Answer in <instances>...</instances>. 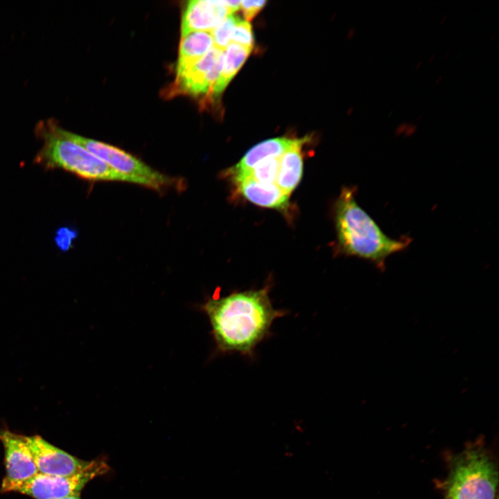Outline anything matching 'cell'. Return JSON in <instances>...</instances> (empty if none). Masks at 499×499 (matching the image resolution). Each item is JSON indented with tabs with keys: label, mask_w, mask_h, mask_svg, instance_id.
<instances>
[{
	"label": "cell",
	"mask_w": 499,
	"mask_h": 499,
	"mask_svg": "<svg viewBox=\"0 0 499 499\" xmlns=\"http://www.w3.org/2000/svg\"><path fill=\"white\" fill-rule=\"evenodd\" d=\"M225 50L220 76L211 93L214 96H218L225 90L252 51L251 49L236 43H230Z\"/></svg>",
	"instance_id": "15"
},
{
	"label": "cell",
	"mask_w": 499,
	"mask_h": 499,
	"mask_svg": "<svg viewBox=\"0 0 499 499\" xmlns=\"http://www.w3.org/2000/svg\"></svg>",
	"instance_id": "30"
},
{
	"label": "cell",
	"mask_w": 499,
	"mask_h": 499,
	"mask_svg": "<svg viewBox=\"0 0 499 499\" xmlns=\"http://www.w3.org/2000/svg\"><path fill=\"white\" fill-rule=\"evenodd\" d=\"M279 158L280 157H270L261 161L253 168L247 177H250L262 184H276Z\"/></svg>",
	"instance_id": "16"
},
{
	"label": "cell",
	"mask_w": 499,
	"mask_h": 499,
	"mask_svg": "<svg viewBox=\"0 0 499 499\" xmlns=\"http://www.w3.org/2000/svg\"><path fill=\"white\" fill-rule=\"evenodd\" d=\"M231 14L240 8L241 1H225Z\"/></svg>",
	"instance_id": "21"
},
{
	"label": "cell",
	"mask_w": 499,
	"mask_h": 499,
	"mask_svg": "<svg viewBox=\"0 0 499 499\" xmlns=\"http://www.w3.org/2000/svg\"><path fill=\"white\" fill-rule=\"evenodd\" d=\"M0 441L4 448L6 469L1 492L8 493L14 486L34 477L38 471L22 435L14 433L6 428L1 429Z\"/></svg>",
	"instance_id": "7"
},
{
	"label": "cell",
	"mask_w": 499,
	"mask_h": 499,
	"mask_svg": "<svg viewBox=\"0 0 499 499\" xmlns=\"http://www.w3.org/2000/svg\"><path fill=\"white\" fill-rule=\"evenodd\" d=\"M443 77L441 76H439L437 80H435V85H437L440 82V81L442 80Z\"/></svg>",
	"instance_id": "27"
},
{
	"label": "cell",
	"mask_w": 499,
	"mask_h": 499,
	"mask_svg": "<svg viewBox=\"0 0 499 499\" xmlns=\"http://www.w3.org/2000/svg\"><path fill=\"white\" fill-rule=\"evenodd\" d=\"M498 473L481 449H469L454 460L447 482L448 499H494Z\"/></svg>",
	"instance_id": "4"
},
{
	"label": "cell",
	"mask_w": 499,
	"mask_h": 499,
	"mask_svg": "<svg viewBox=\"0 0 499 499\" xmlns=\"http://www.w3.org/2000/svg\"><path fill=\"white\" fill-rule=\"evenodd\" d=\"M64 499H80V495H76V496H71V497L66 498Z\"/></svg>",
	"instance_id": "26"
},
{
	"label": "cell",
	"mask_w": 499,
	"mask_h": 499,
	"mask_svg": "<svg viewBox=\"0 0 499 499\" xmlns=\"http://www.w3.org/2000/svg\"><path fill=\"white\" fill-rule=\"evenodd\" d=\"M266 1H241L240 7L247 21L252 19L264 7Z\"/></svg>",
	"instance_id": "20"
},
{
	"label": "cell",
	"mask_w": 499,
	"mask_h": 499,
	"mask_svg": "<svg viewBox=\"0 0 499 499\" xmlns=\"http://www.w3.org/2000/svg\"><path fill=\"white\" fill-rule=\"evenodd\" d=\"M223 58V51L213 46L200 60L177 76L178 89L193 96L211 93L220 76Z\"/></svg>",
	"instance_id": "9"
},
{
	"label": "cell",
	"mask_w": 499,
	"mask_h": 499,
	"mask_svg": "<svg viewBox=\"0 0 499 499\" xmlns=\"http://www.w3.org/2000/svg\"><path fill=\"white\" fill-rule=\"evenodd\" d=\"M238 19V17L230 14L211 32L215 48L222 51L227 49L231 40L234 28Z\"/></svg>",
	"instance_id": "17"
},
{
	"label": "cell",
	"mask_w": 499,
	"mask_h": 499,
	"mask_svg": "<svg viewBox=\"0 0 499 499\" xmlns=\"http://www.w3.org/2000/svg\"><path fill=\"white\" fill-rule=\"evenodd\" d=\"M202 308L209 319L217 349L248 357L270 335L274 321L287 314L273 307L268 286L209 299Z\"/></svg>",
	"instance_id": "1"
},
{
	"label": "cell",
	"mask_w": 499,
	"mask_h": 499,
	"mask_svg": "<svg viewBox=\"0 0 499 499\" xmlns=\"http://www.w3.org/2000/svg\"><path fill=\"white\" fill-rule=\"evenodd\" d=\"M230 14L225 1H189L182 15L181 35L197 31L211 32Z\"/></svg>",
	"instance_id": "10"
},
{
	"label": "cell",
	"mask_w": 499,
	"mask_h": 499,
	"mask_svg": "<svg viewBox=\"0 0 499 499\" xmlns=\"http://www.w3.org/2000/svg\"><path fill=\"white\" fill-rule=\"evenodd\" d=\"M63 130L53 119L37 123L35 134L43 145L35 156V162L46 169L61 168L89 180L130 182L129 178L67 138Z\"/></svg>",
	"instance_id": "3"
},
{
	"label": "cell",
	"mask_w": 499,
	"mask_h": 499,
	"mask_svg": "<svg viewBox=\"0 0 499 499\" xmlns=\"http://www.w3.org/2000/svg\"><path fill=\"white\" fill-rule=\"evenodd\" d=\"M417 125L414 123H409L408 127L407 128L406 130L404 132L405 137H410L413 135L417 130Z\"/></svg>",
	"instance_id": "23"
},
{
	"label": "cell",
	"mask_w": 499,
	"mask_h": 499,
	"mask_svg": "<svg viewBox=\"0 0 499 499\" xmlns=\"http://www.w3.org/2000/svg\"><path fill=\"white\" fill-rule=\"evenodd\" d=\"M301 146L294 147L284 152L279 158V167L276 185L287 195L299 183L303 173Z\"/></svg>",
	"instance_id": "14"
},
{
	"label": "cell",
	"mask_w": 499,
	"mask_h": 499,
	"mask_svg": "<svg viewBox=\"0 0 499 499\" xmlns=\"http://www.w3.org/2000/svg\"><path fill=\"white\" fill-rule=\"evenodd\" d=\"M39 473L68 476L86 469L90 461L80 459L52 445L40 435L25 436Z\"/></svg>",
	"instance_id": "8"
},
{
	"label": "cell",
	"mask_w": 499,
	"mask_h": 499,
	"mask_svg": "<svg viewBox=\"0 0 499 499\" xmlns=\"http://www.w3.org/2000/svg\"><path fill=\"white\" fill-rule=\"evenodd\" d=\"M409 123H408L406 121H403L399 123L394 130L395 135L399 136L403 134L407 128L408 127Z\"/></svg>",
	"instance_id": "22"
},
{
	"label": "cell",
	"mask_w": 499,
	"mask_h": 499,
	"mask_svg": "<svg viewBox=\"0 0 499 499\" xmlns=\"http://www.w3.org/2000/svg\"><path fill=\"white\" fill-rule=\"evenodd\" d=\"M65 136L103 161L114 170L127 177L131 183L155 190L172 186L173 179L155 170L133 155L113 146L63 130Z\"/></svg>",
	"instance_id": "5"
},
{
	"label": "cell",
	"mask_w": 499,
	"mask_h": 499,
	"mask_svg": "<svg viewBox=\"0 0 499 499\" xmlns=\"http://www.w3.org/2000/svg\"><path fill=\"white\" fill-rule=\"evenodd\" d=\"M446 19H447V15L443 16L439 21L440 22L439 24L440 25L443 24L445 22Z\"/></svg>",
	"instance_id": "25"
},
{
	"label": "cell",
	"mask_w": 499,
	"mask_h": 499,
	"mask_svg": "<svg viewBox=\"0 0 499 499\" xmlns=\"http://www.w3.org/2000/svg\"><path fill=\"white\" fill-rule=\"evenodd\" d=\"M232 182L236 186L238 191L253 204L279 210H286L288 207L289 196L275 184H262L250 177Z\"/></svg>",
	"instance_id": "12"
},
{
	"label": "cell",
	"mask_w": 499,
	"mask_h": 499,
	"mask_svg": "<svg viewBox=\"0 0 499 499\" xmlns=\"http://www.w3.org/2000/svg\"><path fill=\"white\" fill-rule=\"evenodd\" d=\"M435 54H434V55H432L430 57L429 60H428V62H429V63H431L432 62H433V60H435Z\"/></svg>",
	"instance_id": "28"
},
{
	"label": "cell",
	"mask_w": 499,
	"mask_h": 499,
	"mask_svg": "<svg viewBox=\"0 0 499 499\" xmlns=\"http://www.w3.org/2000/svg\"><path fill=\"white\" fill-rule=\"evenodd\" d=\"M423 62V60L419 61L415 65V70H419L421 67Z\"/></svg>",
	"instance_id": "24"
},
{
	"label": "cell",
	"mask_w": 499,
	"mask_h": 499,
	"mask_svg": "<svg viewBox=\"0 0 499 499\" xmlns=\"http://www.w3.org/2000/svg\"><path fill=\"white\" fill-rule=\"evenodd\" d=\"M450 51H447L446 53L444 54L445 56H444V58H446L448 56V54H450Z\"/></svg>",
	"instance_id": "29"
},
{
	"label": "cell",
	"mask_w": 499,
	"mask_h": 499,
	"mask_svg": "<svg viewBox=\"0 0 499 499\" xmlns=\"http://www.w3.org/2000/svg\"><path fill=\"white\" fill-rule=\"evenodd\" d=\"M110 470L107 462L102 458L90 461L88 466L80 472L68 476L37 473L32 478L11 488L10 492H17L34 499H64L80 495L86 484Z\"/></svg>",
	"instance_id": "6"
},
{
	"label": "cell",
	"mask_w": 499,
	"mask_h": 499,
	"mask_svg": "<svg viewBox=\"0 0 499 499\" xmlns=\"http://www.w3.org/2000/svg\"><path fill=\"white\" fill-rule=\"evenodd\" d=\"M356 188L344 186L335 204V221L340 250L345 255L371 263L378 270L385 269L387 259L408 248L412 239L388 236L356 200Z\"/></svg>",
	"instance_id": "2"
},
{
	"label": "cell",
	"mask_w": 499,
	"mask_h": 499,
	"mask_svg": "<svg viewBox=\"0 0 499 499\" xmlns=\"http://www.w3.org/2000/svg\"><path fill=\"white\" fill-rule=\"evenodd\" d=\"M75 236L76 233L71 229L61 227L56 232L55 237V243L60 250L66 251L71 246V241Z\"/></svg>",
	"instance_id": "19"
},
{
	"label": "cell",
	"mask_w": 499,
	"mask_h": 499,
	"mask_svg": "<svg viewBox=\"0 0 499 499\" xmlns=\"http://www.w3.org/2000/svg\"><path fill=\"white\" fill-rule=\"evenodd\" d=\"M308 138L290 139L279 137L265 140L250 148L240 161L225 172L232 181L247 177L253 168L270 157H281L288 150L303 146Z\"/></svg>",
	"instance_id": "11"
},
{
	"label": "cell",
	"mask_w": 499,
	"mask_h": 499,
	"mask_svg": "<svg viewBox=\"0 0 499 499\" xmlns=\"http://www.w3.org/2000/svg\"><path fill=\"white\" fill-rule=\"evenodd\" d=\"M231 40L234 43L252 49L254 38L250 22L239 18L234 26Z\"/></svg>",
	"instance_id": "18"
},
{
	"label": "cell",
	"mask_w": 499,
	"mask_h": 499,
	"mask_svg": "<svg viewBox=\"0 0 499 499\" xmlns=\"http://www.w3.org/2000/svg\"><path fill=\"white\" fill-rule=\"evenodd\" d=\"M213 47L211 32L197 31L182 37L177 63V76L200 60Z\"/></svg>",
	"instance_id": "13"
}]
</instances>
